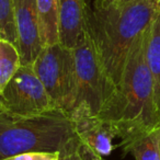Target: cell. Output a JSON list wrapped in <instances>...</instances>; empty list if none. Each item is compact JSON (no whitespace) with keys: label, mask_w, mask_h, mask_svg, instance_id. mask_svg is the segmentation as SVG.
Instances as JSON below:
<instances>
[{"label":"cell","mask_w":160,"mask_h":160,"mask_svg":"<svg viewBox=\"0 0 160 160\" xmlns=\"http://www.w3.org/2000/svg\"><path fill=\"white\" fill-rule=\"evenodd\" d=\"M0 108L24 116L40 115L57 109L32 65H21L0 94Z\"/></svg>","instance_id":"8992f818"},{"label":"cell","mask_w":160,"mask_h":160,"mask_svg":"<svg viewBox=\"0 0 160 160\" xmlns=\"http://www.w3.org/2000/svg\"><path fill=\"white\" fill-rule=\"evenodd\" d=\"M72 51L76 65L73 108L83 104L98 115L103 105L116 91V86L105 71L88 30H86L82 41Z\"/></svg>","instance_id":"277c9868"},{"label":"cell","mask_w":160,"mask_h":160,"mask_svg":"<svg viewBox=\"0 0 160 160\" xmlns=\"http://www.w3.org/2000/svg\"><path fill=\"white\" fill-rule=\"evenodd\" d=\"M156 10L150 0L118 5L93 0L88 7L87 30L105 71L118 88L135 41L151 22Z\"/></svg>","instance_id":"7a4b0ae2"},{"label":"cell","mask_w":160,"mask_h":160,"mask_svg":"<svg viewBox=\"0 0 160 160\" xmlns=\"http://www.w3.org/2000/svg\"><path fill=\"white\" fill-rule=\"evenodd\" d=\"M32 66L56 108L69 113L76 100V65L72 48L60 43L46 45Z\"/></svg>","instance_id":"5b68a950"},{"label":"cell","mask_w":160,"mask_h":160,"mask_svg":"<svg viewBox=\"0 0 160 160\" xmlns=\"http://www.w3.org/2000/svg\"><path fill=\"white\" fill-rule=\"evenodd\" d=\"M103 1H107V2H113L114 0H103Z\"/></svg>","instance_id":"ffe728a7"},{"label":"cell","mask_w":160,"mask_h":160,"mask_svg":"<svg viewBox=\"0 0 160 160\" xmlns=\"http://www.w3.org/2000/svg\"><path fill=\"white\" fill-rule=\"evenodd\" d=\"M0 36L17 45V33L13 21V0H0Z\"/></svg>","instance_id":"5bb4252c"},{"label":"cell","mask_w":160,"mask_h":160,"mask_svg":"<svg viewBox=\"0 0 160 160\" xmlns=\"http://www.w3.org/2000/svg\"><path fill=\"white\" fill-rule=\"evenodd\" d=\"M80 152H81V155H82V157L85 160H105L103 157L96 155L93 151H91L89 148L82 146V145H81V147H80Z\"/></svg>","instance_id":"2e32d148"},{"label":"cell","mask_w":160,"mask_h":160,"mask_svg":"<svg viewBox=\"0 0 160 160\" xmlns=\"http://www.w3.org/2000/svg\"><path fill=\"white\" fill-rule=\"evenodd\" d=\"M80 147L72 122L62 110L24 116L0 108V160L29 151H59L62 155Z\"/></svg>","instance_id":"3957f363"},{"label":"cell","mask_w":160,"mask_h":160,"mask_svg":"<svg viewBox=\"0 0 160 160\" xmlns=\"http://www.w3.org/2000/svg\"><path fill=\"white\" fill-rule=\"evenodd\" d=\"M68 115L82 146L103 158L111 155L115 148L113 140L116 136L108 123L83 104L75 107Z\"/></svg>","instance_id":"ba28073f"},{"label":"cell","mask_w":160,"mask_h":160,"mask_svg":"<svg viewBox=\"0 0 160 160\" xmlns=\"http://www.w3.org/2000/svg\"><path fill=\"white\" fill-rule=\"evenodd\" d=\"M21 67V57L17 45L0 36V94Z\"/></svg>","instance_id":"4fadbf2b"},{"label":"cell","mask_w":160,"mask_h":160,"mask_svg":"<svg viewBox=\"0 0 160 160\" xmlns=\"http://www.w3.org/2000/svg\"><path fill=\"white\" fill-rule=\"evenodd\" d=\"M59 43L75 48L87 30L88 3L86 0H57Z\"/></svg>","instance_id":"9c48e42d"},{"label":"cell","mask_w":160,"mask_h":160,"mask_svg":"<svg viewBox=\"0 0 160 160\" xmlns=\"http://www.w3.org/2000/svg\"><path fill=\"white\" fill-rule=\"evenodd\" d=\"M62 152L59 151H29L19 153L2 160H59Z\"/></svg>","instance_id":"9a60e30c"},{"label":"cell","mask_w":160,"mask_h":160,"mask_svg":"<svg viewBox=\"0 0 160 160\" xmlns=\"http://www.w3.org/2000/svg\"><path fill=\"white\" fill-rule=\"evenodd\" d=\"M159 149H160V139H159Z\"/></svg>","instance_id":"44dd1931"},{"label":"cell","mask_w":160,"mask_h":160,"mask_svg":"<svg viewBox=\"0 0 160 160\" xmlns=\"http://www.w3.org/2000/svg\"><path fill=\"white\" fill-rule=\"evenodd\" d=\"M132 1H135V0H114L113 2H115V3H118V5H123V3L132 2Z\"/></svg>","instance_id":"d6986e66"},{"label":"cell","mask_w":160,"mask_h":160,"mask_svg":"<svg viewBox=\"0 0 160 160\" xmlns=\"http://www.w3.org/2000/svg\"><path fill=\"white\" fill-rule=\"evenodd\" d=\"M146 62L152 78L155 101L160 115V13L157 12L148 25Z\"/></svg>","instance_id":"30bf717a"},{"label":"cell","mask_w":160,"mask_h":160,"mask_svg":"<svg viewBox=\"0 0 160 160\" xmlns=\"http://www.w3.org/2000/svg\"><path fill=\"white\" fill-rule=\"evenodd\" d=\"M150 2L152 3L156 12H157V13H160V0H150Z\"/></svg>","instance_id":"ac0fdd59"},{"label":"cell","mask_w":160,"mask_h":160,"mask_svg":"<svg viewBox=\"0 0 160 160\" xmlns=\"http://www.w3.org/2000/svg\"><path fill=\"white\" fill-rule=\"evenodd\" d=\"M13 21L21 65H33L44 48L36 0H13Z\"/></svg>","instance_id":"52a82bcc"},{"label":"cell","mask_w":160,"mask_h":160,"mask_svg":"<svg viewBox=\"0 0 160 160\" xmlns=\"http://www.w3.org/2000/svg\"><path fill=\"white\" fill-rule=\"evenodd\" d=\"M44 46L59 43L57 0H36Z\"/></svg>","instance_id":"7c38bea8"},{"label":"cell","mask_w":160,"mask_h":160,"mask_svg":"<svg viewBox=\"0 0 160 160\" xmlns=\"http://www.w3.org/2000/svg\"><path fill=\"white\" fill-rule=\"evenodd\" d=\"M59 160H85L80 152V149H77V150H72V151H68L66 153H62L60 156Z\"/></svg>","instance_id":"e0dca14e"},{"label":"cell","mask_w":160,"mask_h":160,"mask_svg":"<svg viewBox=\"0 0 160 160\" xmlns=\"http://www.w3.org/2000/svg\"><path fill=\"white\" fill-rule=\"evenodd\" d=\"M147 32L148 27L135 41L116 91L98 114L121 139L120 146L160 125L152 78L146 62Z\"/></svg>","instance_id":"6da1fadb"},{"label":"cell","mask_w":160,"mask_h":160,"mask_svg":"<svg viewBox=\"0 0 160 160\" xmlns=\"http://www.w3.org/2000/svg\"><path fill=\"white\" fill-rule=\"evenodd\" d=\"M159 139L160 125L121 147L124 155L131 153L135 160H160Z\"/></svg>","instance_id":"8fae6325"}]
</instances>
